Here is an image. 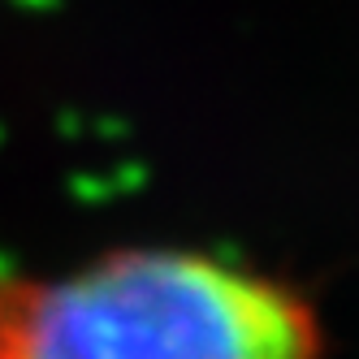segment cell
Listing matches in <instances>:
<instances>
[{
    "instance_id": "6da1fadb",
    "label": "cell",
    "mask_w": 359,
    "mask_h": 359,
    "mask_svg": "<svg viewBox=\"0 0 359 359\" xmlns=\"http://www.w3.org/2000/svg\"><path fill=\"white\" fill-rule=\"evenodd\" d=\"M312 299L191 247H117L0 277V359H320Z\"/></svg>"
}]
</instances>
